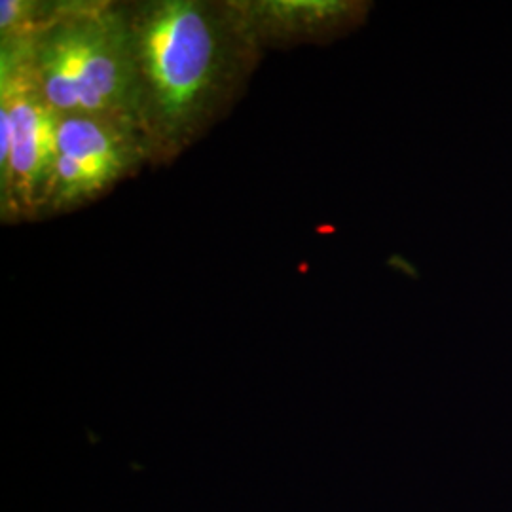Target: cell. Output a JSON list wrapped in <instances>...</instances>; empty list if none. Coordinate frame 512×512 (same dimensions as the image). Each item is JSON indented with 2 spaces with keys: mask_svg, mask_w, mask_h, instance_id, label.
<instances>
[{
  "mask_svg": "<svg viewBox=\"0 0 512 512\" xmlns=\"http://www.w3.org/2000/svg\"><path fill=\"white\" fill-rule=\"evenodd\" d=\"M152 164L141 129L126 120L61 114L57 160L42 217L69 213Z\"/></svg>",
  "mask_w": 512,
  "mask_h": 512,
  "instance_id": "obj_4",
  "label": "cell"
},
{
  "mask_svg": "<svg viewBox=\"0 0 512 512\" xmlns=\"http://www.w3.org/2000/svg\"><path fill=\"white\" fill-rule=\"evenodd\" d=\"M50 0H2L0 2V40L25 37L37 29L46 16Z\"/></svg>",
  "mask_w": 512,
  "mask_h": 512,
  "instance_id": "obj_6",
  "label": "cell"
},
{
  "mask_svg": "<svg viewBox=\"0 0 512 512\" xmlns=\"http://www.w3.org/2000/svg\"><path fill=\"white\" fill-rule=\"evenodd\" d=\"M61 114L37 92L18 48L0 42V217L42 219Z\"/></svg>",
  "mask_w": 512,
  "mask_h": 512,
  "instance_id": "obj_3",
  "label": "cell"
},
{
  "mask_svg": "<svg viewBox=\"0 0 512 512\" xmlns=\"http://www.w3.org/2000/svg\"><path fill=\"white\" fill-rule=\"evenodd\" d=\"M0 42L18 48L33 86L55 112L109 116L139 128L122 2L50 0L35 31Z\"/></svg>",
  "mask_w": 512,
  "mask_h": 512,
  "instance_id": "obj_2",
  "label": "cell"
},
{
  "mask_svg": "<svg viewBox=\"0 0 512 512\" xmlns=\"http://www.w3.org/2000/svg\"><path fill=\"white\" fill-rule=\"evenodd\" d=\"M264 50L346 37L366 21L370 2L355 0H236Z\"/></svg>",
  "mask_w": 512,
  "mask_h": 512,
  "instance_id": "obj_5",
  "label": "cell"
},
{
  "mask_svg": "<svg viewBox=\"0 0 512 512\" xmlns=\"http://www.w3.org/2000/svg\"><path fill=\"white\" fill-rule=\"evenodd\" d=\"M122 10L137 124L152 164H169L238 103L262 48L236 0H139Z\"/></svg>",
  "mask_w": 512,
  "mask_h": 512,
  "instance_id": "obj_1",
  "label": "cell"
}]
</instances>
